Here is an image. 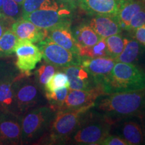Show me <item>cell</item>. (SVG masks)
<instances>
[{
    "instance_id": "obj_1",
    "label": "cell",
    "mask_w": 145,
    "mask_h": 145,
    "mask_svg": "<svg viewBox=\"0 0 145 145\" xmlns=\"http://www.w3.org/2000/svg\"><path fill=\"white\" fill-rule=\"evenodd\" d=\"M111 120L145 116V89L132 91L104 94L91 108Z\"/></svg>"
},
{
    "instance_id": "obj_2",
    "label": "cell",
    "mask_w": 145,
    "mask_h": 145,
    "mask_svg": "<svg viewBox=\"0 0 145 145\" xmlns=\"http://www.w3.org/2000/svg\"><path fill=\"white\" fill-rule=\"evenodd\" d=\"M105 94L145 89V69L135 64L116 62L101 86Z\"/></svg>"
},
{
    "instance_id": "obj_3",
    "label": "cell",
    "mask_w": 145,
    "mask_h": 145,
    "mask_svg": "<svg viewBox=\"0 0 145 145\" xmlns=\"http://www.w3.org/2000/svg\"><path fill=\"white\" fill-rule=\"evenodd\" d=\"M114 122L91 108L83 116L79 128L69 142L75 144L100 145L111 133Z\"/></svg>"
},
{
    "instance_id": "obj_4",
    "label": "cell",
    "mask_w": 145,
    "mask_h": 145,
    "mask_svg": "<svg viewBox=\"0 0 145 145\" xmlns=\"http://www.w3.org/2000/svg\"><path fill=\"white\" fill-rule=\"evenodd\" d=\"M56 112L49 106L33 108L21 116L22 144L39 140L49 130Z\"/></svg>"
},
{
    "instance_id": "obj_5",
    "label": "cell",
    "mask_w": 145,
    "mask_h": 145,
    "mask_svg": "<svg viewBox=\"0 0 145 145\" xmlns=\"http://www.w3.org/2000/svg\"><path fill=\"white\" fill-rule=\"evenodd\" d=\"M93 106L72 110H59L56 112L49 129L50 142L66 144L79 128L84 114Z\"/></svg>"
},
{
    "instance_id": "obj_6",
    "label": "cell",
    "mask_w": 145,
    "mask_h": 145,
    "mask_svg": "<svg viewBox=\"0 0 145 145\" xmlns=\"http://www.w3.org/2000/svg\"><path fill=\"white\" fill-rule=\"evenodd\" d=\"M19 75L14 84L15 113L22 116L27 111L40 106L44 102V97L40 88L30 73Z\"/></svg>"
},
{
    "instance_id": "obj_7",
    "label": "cell",
    "mask_w": 145,
    "mask_h": 145,
    "mask_svg": "<svg viewBox=\"0 0 145 145\" xmlns=\"http://www.w3.org/2000/svg\"><path fill=\"white\" fill-rule=\"evenodd\" d=\"M72 5L69 4L57 8H40L22 18L31 22L39 28L48 30L58 25L71 22Z\"/></svg>"
},
{
    "instance_id": "obj_8",
    "label": "cell",
    "mask_w": 145,
    "mask_h": 145,
    "mask_svg": "<svg viewBox=\"0 0 145 145\" xmlns=\"http://www.w3.org/2000/svg\"><path fill=\"white\" fill-rule=\"evenodd\" d=\"M39 47L45 62L57 68L72 65H81L82 58L79 54H73L57 44L46 36L39 42Z\"/></svg>"
},
{
    "instance_id": "obj_9",
    "label": "cell",
    "mask_w": 145,
    "mask_h": 145,
    "mask_svg": "<svg viewBox=\"0 0 145 145\" xmlns=\"http://www.w3.org/2000/svg\"><path fill=\"white\" fill-rule=\"evenodd\" d=\"M18 76L13 66L0 61V109L15 113L14 84Z\"/></svg>"
},
{
    "instance_id": "obj_10",
    "label": "cell",
    "mask_w": 145,
    "mask_h": 145,
    "mask_svg": "<svg viewBox=\"0 0 145 145\" xmlns=\"http://www.w3.org/2000/svg\"><path fill=\"white\" fill-rule=\"evenodd\" d=\"M21 135V116L0 109V140L3 144H22Z\"/></svg>"
},
{
    "instance_id": "obj_11",
    "label": "cell",
    "mask_w": 145,
    "mask_h": 145,
    "mask_svg": "<svg viewBox=\"0 0 145 145\" xmlns=\"http://www.w3.org/2000/svg\"><path fill=\"white\" fill-rule=\"evenodd\" d=\"M112 129H114V134L122 137L128 145L144 144L142 123L138 118L117 120L114 122Z\"/></svg>"
},
{
    "instance_id": "obj_12",
    "label": "cell",
    "mask_w": 145,
    "mask_h": 145,
    "mask_svg": "<svg viewBox=\"0 0 145 145\" xmlns=\"http://www.w3.org/2000/svg\"><path fill=\"white\" fill-rule=\"evenodd\" d=\"M14 52L17 58L16 66L22 72H30L42 59L39 47L29 41L18 40Z\"/></svg>"
},
{
    "instance_id": "obj_13",
    "label": "cell",
    "mask_w": 145,
    "mask_h": 145,
    "mask_svg": "<svg viewBox=\"0 0 145 145\" xmlns=\"http://www.w3.org/2000/svg\"><path fill=\"white\" fill-rule=\"evenodd\" d=\"M104 94L105 93L101 86L89 90L69 89L67 96L59 110H72L83 107L93 106L96 99Z\"/></svg>"
},
{
    "instance_id": "obj_14",
    "label": "cell",
    "mask_w": 145,
    "mask_h": 145,
    "mask_svg": "<svg viewBox=\"0 0 145 145\" xmlns=\"http://www.w3.org/2000/svg\"><path fill=\"white\" fill-rule=\"evenodd\" d=\"M116 61L110 57L82 58L81 65L88 71L97 86H101L111 73Z\"/></svg>"
},
{
    "instance_id": "obj_15",
    "label": "cell",
    "mask_w": 145,
    "mask_h": 145,
    "mask_svg": "<svg viewBox=\"0 0 145 145\" xmlns=\"http://www.w3.org/2000/svg\"><path fill=\"white\" fill-rule=\"evenodd\" d=\"M67 76L69 89L73 90H89L97 87L93 78L81 65H72L62 68Z\"/></svg>"
},
{
    "instance_id": "obj_16",
    "label": "cell",
    "mask_w": 145,
    "mask_h": 145,
    "mask_svg": "<svg viewBox=\"0 0 145 145\" xmlns=\"http://www.w3.org/2000/svg\"><path fill=\"white\" fill-rule=\"evenodd\" d=\"M71 25V22L64 23L47 30V37L72 53L80 55L79 46Z\"/></svg>"
},
{
    "instance_id": "obj_17",
    "label": "cell",
    "mask_w": 145,
    "mask_h": 145,
    "mask_svg": "<svg viewBox=\"0 0 145 145\" xmlns=\"http://www.w3.org/2000/svg\"><path fill=\"white\" fill-rule=\"evenodd\" d=\"M11 30L19 40L29 41L32 43H39L47 36V30L39 28L31 22L22 18L14 22Z\"/></svg>"
},
{
    "instance_id": "obj_18",
    "label": "cell",
    "mask_w": 145,
    "mask_h": 145,
    "mask_svg": "<svg viewBox=\"0 0 145 145\" xmlns=\"http://www.w3.org/2000/svg\"><path fill=\"white\" fill-rule=\"evenodd\" d=\"M88 24L103 39L122 33L123 30L116 15L93 16Z\"/></svg>"
},
{
    "instance_id": "obj_19",
    "label": "cell",
    "mask_w": 145,
    "mask_h": 145,
    "mask_svg": "<svg viewBox=\"0 0 145 145\" xmlns=\"http://www.w3.org/2000/svg\"><path fill=\"white\" fill-rule=\"evenodd\" d=\"M79 7L92 16L117 15L122 2L120 0H77Z\"/></svg>"
},
{
    "instance_id": "obj_20",
    "label": "cell",
    "mask_w": 145,
    "mask_h": 145,
    "mask_svg": "<svg viewBox=\"0 0 145 145\" xmlns=\"http://www.w3.org/2000/svg\"><path fill=\"white\" fill-rule=\"evenodd\" d=\"M145 52V48L132 36H125V45L121 54L116 59V62L137 65Z\"/></svg>"
},
{
    "instance_id": "obj_21",
    "label": "cell",
    "mask_w": 145,
    "mask_h": 145,
    "mask_svg": "<svg viewBox=\"0 0 145 145\" xmlns=\"http://www.w3.org/2000/svg\"><path fill=\"white\" fill-rule=\"evenodd\" d=\"M72 31L79 50L93 46L101 39L89 24H81Z\"/></svg>"
},
{
    "instance_id": "obj_22",
    "label": "cell",
    "mask_w": 145,
    "mask_h": 145,
    "mask_svg": "<svg viewBox=\"0 0 145 145\" xmlns=\"http://www.w3.org/2000/svg\"><path fill=\"white\" fill-rule=\"evenodd\" d=\"M144 8L145 1L142 0H126L122 3L116 16L123 30L128 32L132 17Z\"/></svg>"
},
{
    "instance_id": "obj_23",
    "label": "cell",
    "mask_w": 145,
    "mask_h": 145,
    "mask_svg": "<svg viewBox=\"0 0 145 145\" xmlns=\"http://www.w3.org/2000/svg\"><path fill=\"white\" fill-rule=\"evenodd\" d=\"M18 40L11 29H8L0 37V57H8L13 54Z\"/></svg>"
},
{
    "instance_id": "obj_24",
    "label": "cell",
    "mask_w": 145,
    "mask_h": 145,
    "mask_svg": "<svg viewBox=\"0 0 145 145\" xmlns=\"http://www.w3.org/2000/svg\"><path fill=\"white\" fill-rule=\"evenodd\" d=\"M108 57L116 59L122 52L125 45V36L117 34L105 39Z\"/></svg>"
},
{
    "instance_id": "obj_25",
    "label": "cell",
    "mask_w": 145,
    "mask_h": 145,
    "mask_svg": "<svg viewBox=\"0 0 145 145\" xmlns=\"http://www.w3.org/2000/svg\"><path fill=\"white\" fill-rule=\"evenodd\" d=\"M57 67L45 62L34 72V79L41 89L44 90L45 85L57 71Z\"/></svg>"
},
{
    "instance_id": "obj_26",
    "label": "cell",
    "mask_w": 145,
    "mask_h": 145,
    "mask_svg": "<svg viewBox=\"0 0 145 145\" xmlns=\"http://www.w3.org/2000/svg\"><path fill=\"white\" fill-rule=\"evenodd\" d=\"M1 14L6 20L15 22L22 18V5L14 0H3Z\"/></svg>"
},
{
    "instance_id": "obj_27",
    "label": "cell",
    "mask_w": 145,
    "mask_h": 145,
    "mask_svg": "<svg viewBox=\"0 0 145 145\" xmlns=\"http://www.w3.org/2000/svg\"><path fill=\"white\" fill-rule=\"evenodd\" d=\"M69 91V88L57 89L52 91H44V95L48 101L49 106L57 112L62 106Z\"/></svg>"
},
{
    "instance_id": "obj_28",
    "label": "cell",
    "mask_w": 145,
    "mask_h": 145,
    "mask_svg": "<svg viewBox=\"0 0 145 145\" xmlns=\"http://www.w3.org/2000/svg\"><path fill=\"white\" fill-rule=\"evenodd\" d=\"M81 58H97L108 57L107 53L106 40L101 38L97 44L88 48H81L79 50Z\"/></svg>"
},
{
    "instance_id": "obj_29",
    "label": "cell",
    "mask_w": 145,
    "mask_h": 145,
    "mask_svg": "<svg viewBox=\"0 0 145 145\" xmlns=\"http://www.w3.org/2000/svg\"><path fill=\"white\" fill-rule=\"evenodd\" d=\"M63 88H69V82L67 76L63 71H56L45 85L44 91H52L57 89Z\"/></svg>"
},
{
    "instance_id": "obj_30",
    "label": "cell",
    "mask_w": 145,
    "mask_h": 145,
    "mask_svg": "<svg viewBox=\"0 0 145 145\" xmlns=\"http://www.w3.org/2000/svg\"><path fill=\"white\" fill-rule=\"evenodd\" d=\"M145 24V8L137 12L132 17L130 22L128 32H130L135 29L139 28Z\"/></svg>"
},
{
    "instance_id": "obj_31",
    "label": "cell",
    "mask_w": 145,
    "mask_h": 145,
    "mask_svg": "<svg viewBox=\"0 0 145 145\" xmlns=\"http://www.w3.org/2000/svg\"><path fill=\"white\" fill-rule=\"evenodd\" d=\"M45 0H24L22 5V16L39 10Z\"/></svg>"
},
{
    "instance_id": "obj_32",
    "label": "cell",
    "mask_w": 145,
    "mask_h": 145,
    "mask_svg": "<svg viewBox=\"0 0 145 145\" xmlns=\"http://www.w3.org/2000/svg\"><path fill=\"white\" fill-rule=\"evenodd\" d=\"M101 145H128L125 140L120 136L111 134L108 135L101 143Z\"/></svg>"
},
{
    "instance_id": "obj_33",
    "label": "cell",
    "mask_w": 145,
    "mask_h": 145,
    "mask_svg": "<svg viewBox=\"0 0 145 145\" xmlns=\"http://www.w3.org/2000/svg\"><path fill=\"white\" fill-rule=\"evenodd\" d=\"M130 36L138 42L145 48V24L129 32Z\"/></svg>"
},
{
    "instance_id": "obj_34",
    "label": "cell",
    "mask_w": 145,
    "mask_h": 145,
    "mask_svg": "<svg viewBox=\"0 0 145 145\" xmlns=\"http://www.w3.org/2000/svg\"><path fill=\"white\" fill-rule=\"evenodd\" d=\"M6 20L3 16L0 17V37L2 34L8 30V26H7V22L5 21Z\"/></svg>"
},
{
    "instance_id": "obj_35",
    "label": "cell",
    "mask_w": 145,
    "mask_h": 145,
    "mask_svg": "<svg viewBox=\"0 0 145 145\" xmlns=\"http://www.w3.org/2000/svg\"><path fill=\"white\" fill-rule=\"evenodd\" d=\"M141 123H142V130H143V134H144V144H145V116L142 117L140 118Z\"/></svg>"
},
{
    "instance_id": "obj_36",
    "label": "cell",
    "mask_w": 145,
    "mask_h": 145,
    "mask_svg": "<svg viewBox=\"0 0 145 145\" xmlns=\"http://www.w3.org/2000/svg\"><path fill=\"white\" fill-rule=\"evenodd\" d=\"M14 1H16V2L17 3H18V4H19V5H22V3H23L24 1V0H14Z\"/></svg>"
},
{
    "instance_id": "obj_37",
    "label": "cell",
    "mask_w": 145,
    "mask_h": 145,
    "mask_svg": "<svg viewBox=\"0 0 145 145\" xmlns=\"http://www.w3.org/2000/svg\"><path fill=\"white\" fill-rule=\"evenodd\" d=\"M2 3H3V0H0V12H1V7H2Z\"/></svg>"
},
{
    "instance_id": "obj_38",
    "label": "cell",
    "mask_w": 145,
    "mask_h": 145,
    "mask_svg": "<svg viewBox=\"0 0 145 145\" xmlns=\"http://www.w3.org/2000/svg\"><path fill=\"white\" fill-rule=\"evenodd\" d=\"M1 144H3V143L2 141L0 140V145H1Z\"/></svg>"
},
{
    "instance_id": "obj_39",
    "label": "cell",
    "mask_w": 145,
    "mask_h": 145,
    "mask_svg": "<svg viewBox=\"0 0 145 145\" xmlns=\"http://www.w3.org/2000/svg\"><path fill=\"white\" fill-rule=\"evenodd\" d=\"M120 1H122V2L123 3V2H124V1H126V0H120Z\"/></svg>"
},
{
    "instance_id": "obj_40",
    "label": "cell",
    "mask_w": 145,
    "mask_h": 145,
    "mask_svg": "<svg viewBox=\"0 0 145 145\" xmlns=\"http://www.w3.org/2000/svg\"><path fill=\"white\" fill-rule=\"evenodd\" d=\"M1 16H1V12H0V17H1Z\"/></svg>"
},
{
    "instance_id": "obj_41",
    "label": "cell",
    "mask_w": 145,
    "mask_h": 145,
    "mask_svg": "<svg viewBox=\"0 0 145 145\" xmlns=\"http://www.w3.org/2000/svg\"><path fill=\"white\" fill-rule=\"evenodd\" d=\"M142 1H145V0H142Z\"/></svg>"
}]
</instances>
